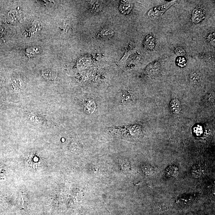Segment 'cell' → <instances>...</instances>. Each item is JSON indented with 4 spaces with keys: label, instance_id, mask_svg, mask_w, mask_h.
I'll list each match as a JSON object with an SVG mask.
<instances>
[{
    "label": "cell",
    "instance_id": "cell-1",
    "mask_svg": "<svg viewBox=\"0 0 215 215\" xmlns=\"http://www.w3.org/2000/svg\"><path fill=\"white\" fill-rule=\"evenodd\" d=\"M176 1H173L167 4H164L163 5L155 7V8L150 9L149 11L148 15L150 17H160L167 10L171 7L172 5L175 4Z\"/></svg>",
    "mask_w": 215,
    "mask_h": 215
},
{
    "label": "cell",
    "instance_id": "cell-2",
    "mask_svg": "<svg viewBox=\"0 0 215 215\" xmlns=\"http://www.w3.org/2000/svg\"><path fill=\"white\" fill-rule=\"evenodd\" d=\"M204 10L201 8H195L192 12L191 20L194 23L198 24L203 21L205 18Z\"/></svg>",
    "mask_w": 215,
    "mask_h": 215
},
{
    "label": "cell",
    "instance_id": "cell-3",
    "mask_svg": "<svg viewBox=\"0 0 215 215\" xmlns=\"http://www.w3.org/2000/svg\"><path fill=\"white\" fill-rule=\"evenodd\" d=\"M114 31L110 28H103L97 34V37L99 39L106 40L114 36Z\"/></svg>",
    "mask_w": 215,
    "mask_h": 215
},
{
    "label": "cell",
    "instance_id": "cell-4",
    "mask_svg": "<svg viewBox=\"0 0 215 215\" xmlns=\"http://www.w3.org/2000/svg\"><path fill=\"white\" fill-rule=\"evenodd\" d=\"M204 172L203 168L201 165L196 164L192 167L191 173L192 176L194 177H199L203 175Z\"/></svg>",
    "mask_w": 215,
    "mask_h": 215
},
{
    "label": "cell",
    "instance_id": "cell-5",
    "mask_svg": "<svg viewBox=\"0 0 215 215\" xmlns=\"http://www.w3.org/2000/svg\"><path fill=\"white\" fill-rule=\"evenodd\" d=\"M170 107L172 112L174 115L179 114L181 109L180 102L175 99L172 100L170 102Z\"/></svg>",
    "mask_w": 215,
    "mask_h": 215
},
{
    "label": "cell",
    "instance_id": "cell-6",
    "mask_svg": "<svg viewBox=\"0 0 215 215\" xmlns=\"http://www.w3.org/2000/svg\"><path fill=\"white\" fill-rule=\"evenodd\" d=\"M132 5L128 1H122L120 3V10L123 13L128 14L131 11Z\"/></svg>",
    "mask_w": 215,
    "mask_h": 215
},
{
    "label": "cell",
    "instance_id": "cell-7",
    "mask_svg": "<svg viewBox=\"0 0 215 215\" xmlns=\"http://www.w3.org/2000/svg\"><path fill=\"white\" fill-rule=\"evenodd\" d=\"M166 173L168 177H176L179 173L178 168L175 165L169 166L166 170Z\"/></svg>",
    "mask_w": 215,
    "mask_h": 215
},
{
    "label": "cell",
    "instance_id": "cell-8",
    "mask_svg": "<svg viewBox=\"0 0 215 215\" xmlns=\"http://www.w3.org/2000/svg\"><path fill=\"white\" fill-rule=\"evenodd\" d=\"M145 44L146 47L149 49L153 50L155 46V39L151 35H149L146 37Z\"/></svg>",
    "mask_w": 215,
    "mask_h": 215
},
{
    "label": "cell",
    "instance_id": "cell-9",
    "mask_svg": "<svg viewBox=\"0 0 215 215\" xmlns=\"http://www.w3.org/2000/svg\"><path fill=\"white\" fill-rule=\"evenodd\" d=\"M194 196L192 195H188L183 196L178 200L180 205H188L191 203L193 200Z\"/></svg>",
    "mask_w": 215,
    "mask_h": 215
},
{
    "label": "cell",
    "instance_id": "cell-10",
    "mask_svg": "<svg viewBox=\"0 0 215 215\" xmlns=\"http://www.w3.org/2000/svg\"><path fill=\"white\" fill-rule=\"evenodd\" d=\"M98 1H92L90 2L89 8L92 12H98L101 11L102 6Z\"/></svg>",
    "mask_w": 215,
    "mask_h": 215
},
{
    "label": "cell",
    "instance_id": "cell-11",
    "mask_svg": "<svg viewBox=\"0 0 215 215\" xmlns=\"http://www.w3.org/2000/svg\"><path fill=\"white\" fill-rule=\"evenodd\" d=\"M190 80L193 84H198L201 80L200 76L197 73H194L190 76Z\"/></svg>",
    "mask_w": 215,
    "mask_h": 215
},
{
    "label": "cell",
    "instance_id": "cell-12",
    "mask_svg": "<svg viewBox=\"0 0 215 215\" xmlns=\"http://www.w3.org/2000/svg\"><path fill=\"white\" fill-rule=\"evenodd\" d=\"M144 171L147 175H153L154 173V169L153 167L149 165H147L145 166L144 167Z\"/></svg>",
    "mask_w": 215,
    "mask_h": 215
},
{
    "label": "cell",
    "instance_id": "cell-13",
    "mask_svg": "<svg viewBox=\"0 0 215 215\" xmlns=\"http://www.w3.org/2000/svg\"><path fill=\"white\" fill-rule=\"evenodd\" d=\"M174 52L178 56H184L185 55L186 51L182 47H179L175 49Z\"/></svg>",
    "mask_w": 215,
    "mask_h": 215
},
{
    "label": "cell",
    "instance_id": "cell-14",
    "mask_svg": "<svg viewBox=\"0 0 215 215\" xmlns=\"http://www.w3.org/2000/svg\"><path fill=\"white\" fill-rule=\"evenodd\" d=\"M177 63L179 66L181 67L184 66L186 64V60L185 58L183 57H179L177 60Z\"/></svg>",
    "mask_w": 215,
    "mask_h": 215
},
{
    "label": "cell",
    "instance_id": "cell-15",
    "mask_svg": "<svg viewBox=\"0 0 215 215\" xmlns=\"http://www.w3.org/2000/svg\"><path fill=\"white\" fill-rule=\"evenodd\" d=\"M52 71H44V73H43V75L47 79H53L54 78V75H52Z\"/></svg>",
    "mask_w": 215,
    "mask_h": 215
},
{
    "label": "cell",
    "instance_id": "cell-16",
    "mask_svg": "<svg viewBox=\"0 0 215 215\" xmlns=\"http://www.w3.org/2000/svg\"><path fill=\"white\" fill-rule=\"evenodd\" d=\"M86 108L88 110H90V112L94 111L95 109V106H94V103L92 102L89 103L87 104V105L86 107Z\"/></svg>",
    "mask_w": 215,
    "mask_h": 215
},
{
    "label": "cell",
    "instance_id": "cell-17",
    "mask_svg": "<svg viewBox=\"0 0 215 215\" xmlns=\"http://www.w3.org/2000/svg\"><path fill=\"white\" fill-rule=\"evenodd\" d=\"M194 132L195 134L198 136L202 134V128L200 126H198L194 128Z\"/></svg>",
    "mask_w": 215,
    "mask_h": 215
}]
</instances>
